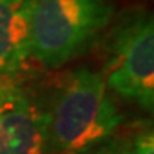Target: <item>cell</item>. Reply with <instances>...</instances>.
Wrapping results in <instances>:
<instances>
[{"label": "cell", "mask_w": 154, "mask_h": 154, "mask_svg": "<svg viewBox=\"0 0 154 154\" xmlns=\"http://www.w3.org/2000/svg\"><path fill=\"white\" fill-rule=\"evenodd\" d=\"M45 116L46 154H81L108 140L122 122L103 75L86 67L63 77Z\"/></svg>", "instance_id": "6da1fadb"}, {"label": "cell", "mask_w": 154, "mask_h": 154, "mask_svg": "<svg viewBox=\"0 0 154 154\" xmlns=\"http://www.w3.org/2000/svg\"><path fill=\"white\" fill-rule=\"evenodd\" d=\"M108 0H31V57L48 69L82 55L106 28Z\"/></svg>", "instance_id": "7a4b0ae2"}, {"label": "cell", "mask_w": 154, "mask_h": 154, "mask_svg": "<svg viewBox=\"0 0 154 154\" xmlns=\"http://www.w3.org/2000/svg\"><path fill=\"white\" fill-rule=\"evenodd\" d=\"M106 88L151 110L154 105V26L151 16H135L111 33L101 74Z\"/></svg>", "instance_id": "3957f363"}, {"label": "cell", "mask_w": 154, "mask_h": 154, "mask_svg": "<svg viewBox=\"0 0 154 154\" xmlns=\"http://www.w3.org/2000/svg\"><path fill=\"white\" fill-rule=\"evenodd\" d=\"M46 116L12 77L0 75V154H45Z\"/></svg>", "instance_id": "277c9868"}, {"label": "cell", "mask_w": 154, "mask_h": 154, "mask_svg": "<svg viewBox=\"0 0 154 154\" xmlns=\"http://www.w3.org/2000/svg\"><path fill=\"white\" fill-rule=\"evenodd\" d=\"M31 58V0H0V75L24 70Z\"/></svg>", "instance_id": "5b68a950"}, {"label": "cell", "mask_w": 154, "mask_h": 154, "mask_svg": "<svg viewBox=\"0 0 154 154\" xmlns=\"http://www.w3.org/2000/svg\"><path fill=\"white\" fill-rule=\"evenodd\" d=\"M81 154H132V149L118 140H105Z\"/></svg>", "instance_id": "8992f818"}, {"label": "cell", "mask_w": 154, "mask_h": 154, "mask_svg": "<svg viewBox=\"0 0 154 154\" xmlns=\"http://www.w3.org/2000/svg\"><path fill=\"white\" fill-rule=\"evenodd\" d=\"M132 154H154V139L151 130H146L137 135L132 147Z\"/></svg>", "instance_id": "52a82bcc"}]
</instances>
